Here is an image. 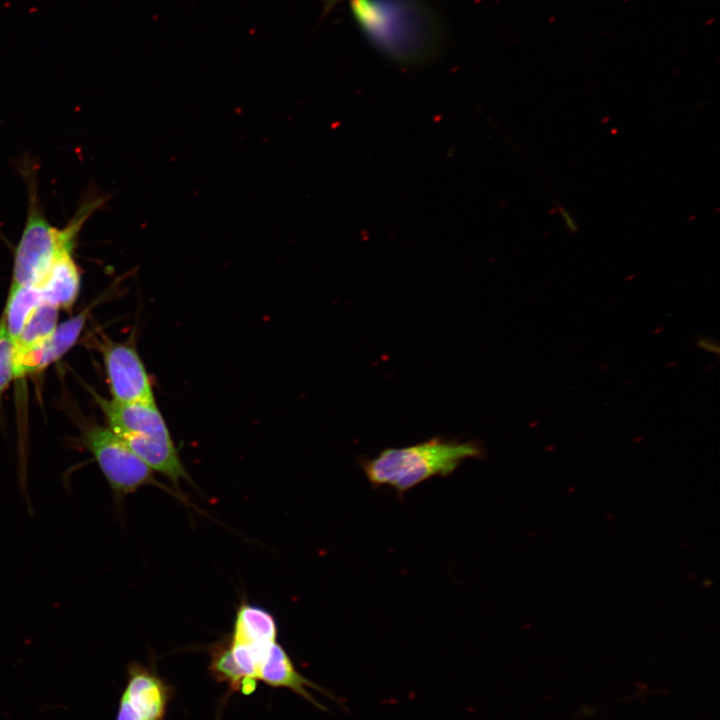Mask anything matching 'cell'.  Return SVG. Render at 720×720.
Listing matches in <instances>:
<instances>
[{
    "label": "cell",
    "mask_w": 720,
    "mask_h": 720,
    "mask_svg": "<svg viewBox=\"0 0 720 720\" xmlns=\"http://www.w3.org/2000/svg\"><path fill=\"white\" fill-rule=\"evenodd\" d=\"M88 309L58 324L41 345L14 359L15 378L38 373L64 356L78 341L87 321Z\"/></svg>",
    "instance_id": "obj_6"
},
{
    "label": "cell",
    "mask_w": 720,
    "mask_h": 720,
    "mask_svg": "<svg viewBox=\"0 0 720 720\" xmlns=\"http://www.w3.org/2000/svg\"><path fill=\"white\" fill-rule=\"evenodd\" d=\"M343 0H321L322 3V16L325 17L337 4Z\"/></svg>",
    "instance_id": "obj_16"
},
{
    "label": "cell",
    "mask_w": 720,
    "mask_h": 720,
    "mask_svg": "<svg viewBox=\"0 0 720 720\" xmlns=\"http://www.w3.org/2000/svg\"><path fill=\"white\" fill-rule=\"evenodd\" d=\"M172 688L155 671L139 663L128 666V679L121 699L139 720H165Z\"/></svg>",
    "instance_id": "obj_5"
},
{
    "label": "cell",
    "mask_w": 720,
    "mask_h": 720,
    "mask_svg": "<svg viewBox=\"0 0 720 720\" xmlns=\"http://www.w3.org/2000/svg\"><path fill=\"white\" fill-rule=\"evenodd\" d=\"M38 285H26L10 289L1 316L5 331L14 344L35 308L43 302Z\"/></svg>",
    "instance_id": "obj_11"
},
{
    "label": "cell",
    "mask_w": 720,
    "mask_h": 720,
    "mask_svg": "<svg viewBox=\"0 0 720 720\" xmlns=\"http://www.w3.org/2000/svg\"><path fill=\"white\" fill-rule=\"evenodd\" d=\"M111 399L120 403H152L153 382L137 350L134 337L100 344Z\"/></svg>",
    "instance_id": "obj_4"
},
{
    "label": "cell",
    "mask_w": 720,
    "mask_h": 720,
    "mask_svg": "<svg viewBox=\"0 0 720 720\" xmlns=\"http://www.w3.org/2000/svg\"><path fill=\"white\" fill-rule=\"evenodd\" d=\"M209 672L219 683H225L230 692H240L243 681L246 679L232 656L230 638L221 640L210 649ZM255 680V679H254Z\"/></svg>",
    "instance_id": "obj_13"
},
{
    "label": "cell",
    "mask_w": 720,
    "mask_h": 720,
    "mask_svg": "<svg viewBox=\"0 0 720 720\" xmlns=\"http://www.w3.org/2000/svg\"><path fill=\"white\" fill-rule=\"evenodd\" d=\"M257 680L273 688L289 689L313 706L325 711L326 708L311 695L309 688L337 701V698L329 691L300 674L285 649L276 641L271 643L264 653L258 667Z\"/></svg>",
    "instance_id": "obj_7"
},
{
    "label": "cell",
    "mask_w": 720,
    "mask_h": 720,
    "mask_svg": "<svg viewBox=\"0 0 720 720\" xmlns=\"http://www.w3.org/2000/svg\"><path fill=\"white\" fill-rule=\"evenodd\" d=\"M696 345L706 352L716 355L719 354V344L714 338L706 336L699 337L696 341Z\"/></svg>",
    "instance_id": "obj_15"
},
{
    "label": "cell",
    "mask_w": 720,
    "mask_h": 720,
    "mask_svg": "<svg viewBox=\"0 0 720 720\" xmlns=\"http://www.w3.org/2000/svg\"><path fill=\"white\" fill-rule=\"evenodd\" d=\"M15 379L14 345L9 339L0 319V404L4 392Z\"/></svg>",
    "instance_id": "obj_14"
},
{
    "label": "cell",
    "mask_w": 720,
    "mask_h": 720,
    "mask_svg": "<svg viewBox=\"0 0 720 720\" xmlns=\"http://www.w3.org/2000/svg\"><path fill=\"white\" fill-rule=\"evenodd\" d=\"M277 626L273 615L266 609L242 603L237 611L232 642L268 645L276 641Z\"/></svg>",
    "instance_id": "obj_10"
},
{
    "label": "cell",
    "mask_w": 720,
    "mask_h": 720,
    "mask_svg": "<svg viewBox=\"0 0 720 720\" xmlns=\"http://www.w3.org/2000/svg\"><path fill=\"white\" fill-rule=\"evenodd\" d=\"M30 196L27 219L15 249L10 289L37 284L59 255L74 250L84 223L110 198V195L96 192L88 195L72 219L63 228H58L41 212L35 190Z\"/></svg>",
    "instance_id": "obj_2"
},
{
    "label": "cell",
    "mask_w": 720,
    "mask_h": 720,
    "mask_svg": "<svg viewBox=\"0 0 720 720\" xmlns=\"http://www.w3.org/2000/svg\"><path fill=\"white\" fill-rule=\"evenodd\" d=\"M482 455L479 442L436 437L411 446L384 449L376 457L362 460L361 466L374 487L388 486L403 494L429 478L449 476L463 461Z\"/></svg>",
    "instance_id": "obj_1"
},
{
    "label": "cell",
    "mask_w": 720,
    "mask_h": 720,
    "mask_svg": "<svg viewBox=\"0 0 720 720\" xmlns=\"http://www.w3.org/2000/svg\"><path fill=\"white\" fill-rule=\"evenodd\" d=\"M116 434L154 472L161 473L177 487L181 479L191 482L171 436Z\"/></svg>",
    "instance_id": "obj_8"
},
{
    "label": "cell",
    "mask_w": 720,
    "mask_h": 720,
    "mask_svg": "<svg viewBox=\"0 0 720 720\" xmlns=\"http://www.w3.org/2000/svg\"><path fill=\"white\" fill-rule=\"evenodd\" d=\"M59 308L43 301L27 320L14 345V359L41 345L58 325Z\"/></svg>",
    "instance_id": "obj_12"
},
{
    "label": "cell",
    "mask_w": 720,
    "mask_h": 720,
    "mask_svg": "<svg viewBox=\"0 0 720 720\" xmlns=\"http://www.w3.org/2000/svg\"><path fill=\"white\" fill-rule=\"evenodd\" d=\"M80 442L93 455L118 502L147 485L171 492L158 482L154 471L107 425H88Z\"/></svg>",
    "instance_id": "obj_3"
},
{
    "label": "cell",
    "mask_w": 720,
    "mask_h": 720,
    "mask_svg": "<svg viewBox=\"0 0 720 720\" xmlns=\"http://www.w3.org/2000/svg\"><path fill=\"white\" fill-rule=\"evenodd\" d=\"M36 285L45 302L71 310L81 286L80 268L74 260L73 250L59 255Z\"/></svg>",
    "instance_id": "obj_9"
}]
</instances>
